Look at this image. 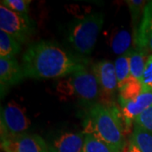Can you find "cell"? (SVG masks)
<instances>
[{
  "mask_svg": "<svg viewBox=\"0 0 152 152\" xmlns=\"http://www.w3.org/2000/svg\"><path fill=\"white\" fill-rule=\"evenodd\" d=\"M90 61L69 51L53 41L42 40L30 44L22 56L26 78L52 80L65 78L86 69Z\"/></svg>",
  "mask_w": 152,
  "mask_h": 152,
  "instance_id": "obj_1",
  "label": "cell"
},
{
  "mask_svg": "<svg viewBox=\"0 0 152 152\" xmlns=\"http://www.w3.org/2000/svg\"><path fill=\"white\" fill-rule=\"evenodd\" d=\"M83 133L92 134L123 152L129 146L124 118L115 103L101 102L91 104L85 111Z\"/></svg>",
  "mask_w": 152,
  "mask_h": 152,
  "instance_id": "obj_2",
  "label": "cell"
},
{
  "mask_svg": "<svg viewBox=\"0 0 152 152\" xmlns=\"http://www.w3.org/2000/svg\"><path fill=\"white\" fill-rule=\"evenodd\" d=\"M103 24L102 12L76 18L69 24L66 39L75 53L85 57L92 53Z\"/></svg>",
  "mask_w": 152,
  "mask_h": 152,
  "instance_id": "obj_3",
  "label": "cell"
},
{
  "mask_svg": "<svg viewBox=\"0 0 152 152\" xmlns=\"http://www.w3.org/2000/svg\"><path fill=\"white\" fill-rule=\"evenodd\" d=\"M56 91L60 98L77 101L87 107L99 102L101 97L97 80L87 69L61 80L56 86Z\"/></svg>",
  "mask_w": 152,
  "mask_h": 152,
  "instance_id": "obj_4",
  "label": "cell"
},
{
  "mask_svg": "<svg viewBox=\"0 0 152 152\" xmlns=\"http://www.w3.org/2000/svg\"><path fill=\"white\" fill-rule=\"evenodd\" d=\"M0 30L23 44L28 42L35 34L37 24L28 15L17 14L1 4Z\"/></svg>",
  "mask_w": 152,
  "mask_h": 152,
  "instance_id": "obj_5",
  "label": "cell"
},
{
  "mask_svg": "<svg viewBox=\"0 0 152 152\" xmlns=\"http://www.w3.org/2000/svg\"><path fill=\"white\" fill-rule=\"evenodd\" d=\"M30 127L31 120L29 119L26 110L15 101L12 100L4 107H1V140L27 134Z\"/></svg>",
  "mask_w": 152,
  "mask_h": 152,
  "instance_id": "obj_6",
  "label": "cell"
},
{
  "mask_svg": "<svg viewBox=\"0 0 152 152\" xmlns=\"http://www.w3.org/2000/svg\"><path fill=\"white\" fill-rule=\"evenodd\" d=\"M91 72L100 88L101 97L99 102L113 104L114 98L118 95V82L113 63L107 59L97 61L91 66Z\"/></svg>",
  "mask_w": 152,
  "mask_h": 152,
  "instance_id": "obj_7",
  "label": "cell"
},
{
  "mask_svg": "<svg viewBox=\"0 0 152 152\" xmlns=\"http://www.w3.org/2000/svg\"><path fill=\"white\" fill-rule=\"evenodd\" d=\"M124 118L126 134L132 133V126L138 117L152 105V88L143 86V90L138 97L129 102H118Z\"/></svg>",
  "mask_w": 152,
  "mask_h": 152,
  "instance_id": "obj_8",
  "label": "cell"
},
{
  "mask_svg": "<svg viewBox=\"0 0 152 152\" xmlns=\"http://www.w3.org/2000/svg\"><path fill=\"white\" fill-rule=\"evenodd\" d=\"M85 134L75 131H57L47 139L49 152H82Z\"/></svg>",
  "mask_w": 152,
  "mask_h": 152,
  "instance_id": "obj_9",
  "label": "cell"
},
{
  "mask_svg": "<svg viewBox=\"0 0 152 152\" xmlns=\"http://www.w3.org/2000/svg\"><path fill=\"white\" fill-rule=\"evenodd\" d=\"M4 152H49L47 142L36 134H24L1 140Z\"/></svg>",
  "mask_w": 152,
  "mask_h": 152,
  "instance_id": "obj_10",
  "label": "cell"
},
{
  "mask_svg": "<svg viewBox=\"0 0 152 152\" xmlns=\"http://www.w3.org/2000/svg\"><path fill=\"white\" fill-rule=\"evenodd\" d=\"M26 78L22 66L15 58H0V91L3 98L8 91Z\"/></svg>",
  "mask_w": 152,
  "mask_h": 152,
  "instance_id": "obj_11",
  "label": "cell"
},
{
  "mask_svg": "<svg viewBox=\"0 0 152 152\" xmlns=\"http://www.w3.org/2000/svg\"><path fill=\"white\" fill-rule=\"evenodd\" d=\"M135 48L152 52V1L147 2L140 23L134 33Z\"/></svg>",
  "mask_w": 152,
  "mask_h": 152,
  "instance_id": "obj_12",
  "label": "cell"
},
{
  "mask_svg": "<svg viewBox=\"0 0 152 152\" xmlns=\"http://www.w3.org/2000/svg\"><path fill=\"white\" fill-rule=\"evenodd\" d=\"M150 55V53L145 50L132 48L130 54V73L132 78L141 81Z\"/></svg>",
  "mask_w": 152,
  "mask_h": 152,
  "instance_id": "obj_13",
  "label": "cell"
},
{
  "mask_svg": "<svg viewBox=\"0 0 152 152\" xmlns=\"http://www.w3.org/2000/svg\"><path fill=\"white\" fill-rule=\"evenodd\" d=\"M129 141L133 143L141 152H152V131L134 124Z\"/></svg>",
  "mask_w": 152,
  "mask_h": 152,
  "instance_id": "obj_14",
  "label": "cell"
},
{
  "mask_svg": "<svg viewBox=\"0 0 152 152\" xmlns=\"http://www.w3.org/2000/svg\"><path fill=\"white\" fill-rule=\"evenodd\" d=\"M131 50H129L124 54L118 56L115 60L114 66L118 82V89L121 88L131 78L130 73V54Z\"/></svg>",
  "mask_w": 152,
  "mask_h": 152,
  "instance_id": "obj_15",
  "label": "cell"
},
{
  "mask_svg": "<svg viewBox=\"0 0 152 152\" xmlns=\"http://www.w3.org/2000/svg\"><path fill=\"white\" fill-rule=\"evenodd\" d=\"M21 51V43L15 38L0 31V58H15Z\"/></svg>",
  "mask_w": 152,
  "mask_h": 152,
  "instance_id": "obj_16",
  "label": "cell"
},
{
  "mask_svg": "<svg viewBox=\"0 0 152 152\" xmlns=\"http://www.w3.org/2000/svg\"><path fill=\"white\" fill-rule=\"evenodd\" d=\"M143 90V84L140 80L131 77L123 86L118 89V101L129 102L140 96Z\"/></svg>",
  "mask_w": 152,
  "mask_h": 152,
  "instance_id": "obj_17",
  "label": "cell"
},
{
  "mask_svg": "<svg viewBox=\"0 0 152 152\" xmlns=\"http://www.w3.org/2000/svg\"><path fill=\"white\" fill-rule=\"evenodd\" d=\"M132 35L127 30H121L112 38L111 48L115 54L121 56L131 49Z\"/></svg>",
  "mask_w": 152,
  "mask_h": 152,
  "instance_id": "obj_18",
  "label": "cell"
},
{
  "mask_svg": "<svg viewBox=\"0 0 152 152\" xmlns=\"http://www.w3.org/2000/svg\"><path fill=\"white\" fill-rule=\"evenodd\" d=\"M85 135V143L82 152H122L118 148L92 134Z\"/></svg>",
  "mask_w": 152,
  "mask_h": 152,
  "instance_id": "obj_19",
  "label": "cell"
},
{
  "mask_svg": "<svg viewBox=\"0 0 152 152\" xmlns=\"http://www.w3.org/2000/svg\"><path fill=\"white\" fill-rule=\"evenodd\" d=\"M127 4L129 6V10L130 12L131 19L132 22L134 24V26H136L138 25H140V17L142 18L144 10L147 4L146 1L144 0H128L126 1Z\"/></svg>",
  "mask_w": 152,
  "mask_h": 152,
  "instance_id": "obj_20",
  "label": "cell"
},
{
  "mask_svg": "<svg viewBox=\"0 0 152 152\" xmlns=\"http://www.w3.org/2000/svg\"><path fill=\"white\" fill-rule=\"evenodd\" d=\"M31 0H2L1 4L8 10L17 14L28 15L30 10Z\"/></svg>",
  "mask_w": 152,
  "mask_h": 152,
  "instance_id": "obj_21",
  "label": "cell"
},
{
  "mask_svg": "<svg viewBox=\"0 0 152 152\" xmlns=\"http://www.w3.org/2000/svg\"><path fill=\"white\" fill-rule=\"evenodd\" d=\"M134 124L140 125L145 129L152 131V105L137 118Z\"/></svg>",
  "mask_w": 152,
  "mask_h": 152,
  "instance_id": "obj_22",
  "label": "cell"
},
{
  "mask_svg": "<svg viewBox=\"0 0 152 152\" xmlns=\"http://www.w3.org/2000/svg\"><path fill=\"white\" fill-rule=\"evenodd\" d=\"M141 82L144 86L152 88V54L148 58Z\"/></svg>",
  "mask_w": 152,
  "mask_h": 152,
  "instance_id": "obj_23",
  "label": "cell"
},
{
  "mask_svg": "<svg viewBox=\"0 0 152 152\" xmlns=\"http://www.w3.org/2000/svg\"><path fill=\"white\" fill-rule=\"evenodd\" d=\"M127 152H141L140 150H139V148L134 145L133 143H131V142L129 141V146H128V151Z\"/></svg>",
  "mask_w": 152,
  "mask_h": 152,
  "instance_id": "obj_24",
  "label": "cell"
}]
</instances>
